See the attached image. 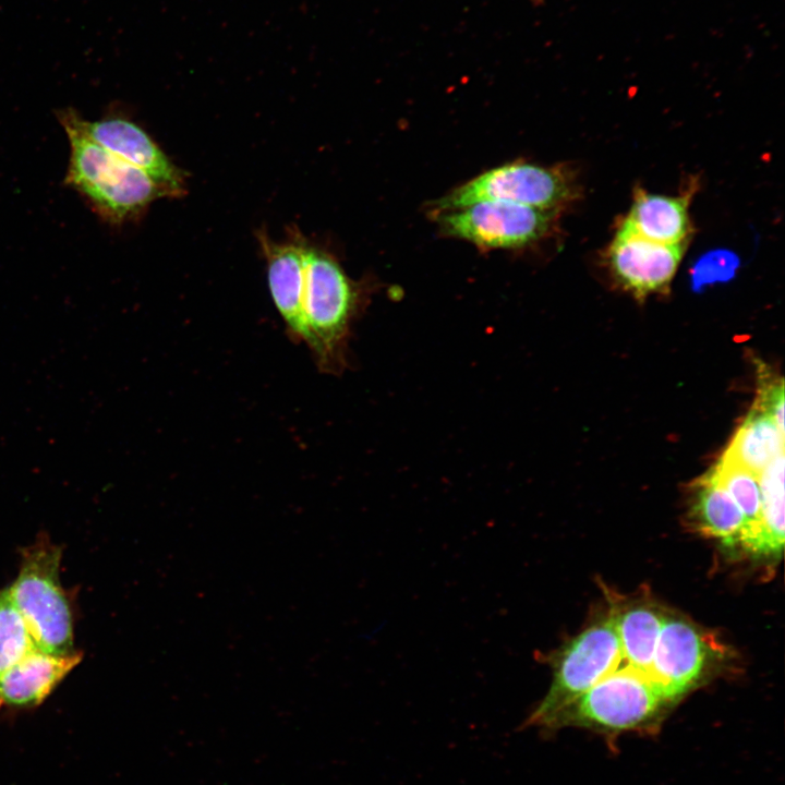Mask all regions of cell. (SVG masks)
<instances>
[{"mask_svg":"<svg viewBox=\"0 0 785 785\" xmlns=\"http://www.w3.org/2000/svg\"><path fill=\"white\" fill-rule=\"evenodd\" d=\"M716 482L730 495L746 519V532L741 546L747 550L751 543L761 511L759 476L730 459L722 456L711 469Z\"/></svg>","mask_w":785,"mask_h":785,"instance_id":"18","label":"cell"},{"mask_svg":"<svg viewBox=\"0 0 785 785\" xmlns=\"http://www.w3.org/2000/svg\"><path fill=\"white\" fill-rule=\"evenodd\" d=\"M692 488L688 514L692 528L726 547L741 546L746 519L730 495L716 482L711 470Z\"/></svg>","mask_w":785,"mask_h":785,"instance_id":"14","label":"cell"},{"mask_svg":"<svg viewBox=\"0 0 785 785\" xmlns=\"http://www.w3.org/2000/svg\"><path fill=\"white\" fill-rule=\"evenodd\" d=\"M62 550L43 535L25 547L16 579L5 588L37 648L75 652L70 601L60 581Z\"/></svg>","mask_w":785,"mask_h":785,"instance_id":"4","label":"cell"},{"mask_svg":"<svg viewBox=\"0 0 785 785\" xmlns=\"http://www.w3.org/2000/svg\"><path fill=\"white\" fill-rule=\"evenodd\" d=\"M674 704L647 674L614 671L560 710L547 729L575 726L606 735L654 732Z\"/></svg>","mask_w":785,"mask_h":785,"instance_id":"3","label":"cell"},{"mask_svg":"<svg viewBox=\"0 0 785 785\" xmlns=\"http://www.w3.org/2000/svg\"><path fill=\"white\" fill-rule=\"evenodd\" d=\"M686 244L654 242L620 225L607 249L606 262L621 288L644 299L669 290Z\"/></svg>","mask_w":785,"mask_h":785,"instance_id":"9","label":"cell"},{"mask_svg":"<svg viewBox=\"0 0 785 785\" xmlns=\"http://www.w3.org/2000/svg\"><path fill=\"white\" fill-rule=\"evenodd\" d=\"M690 194L668 196L638 188L621 226L654 242L668 245L687 243L692 228L688 209Z\"/></svg>","mask_w":785,"mask_h":785,"instance_id":"13","label":"cell"},{"mask_svg":"<svg viewBox=\"0 0 785 785\" xmlns=\"http://www.w3.org/2000/svg\"><path fill=\"white\" fill-rule=\"evenodd\" d=\"M81 124L94 142L146 172L170 196L183 194L185 182L182 171L136 123L122 116L109 114L94 121L82 117Z\"/></svg>","mask_w":785,"mask_h":785,"instance_id":"10","label":"cell"},{"mask_svg":"<svg viewBox=\"0 0 785 785\" xmlns=\"http://www.w3.org/2000/svg\"><path fill=\"white\" fill-rule=\"evenodd\" d=\"M781 452L784 431L772 416L752 407L723 456L759 476Z\"/></svg>","mask_w":785,"mask_h":785,"instance_id":"17","label":"cell"},{"mask_svg":"<svg viewBox=\"0 0 785 785\" xmlns=\"http://www.w3.org/2000/svg\"><path fill=\"white\" fill-rule=\"evenodd\" d=\"M761 511L747 551L760 558H777L784 545V452L760 473Z\"/></svg>","mask_w":785,"mask_h":785,"instance_id":"16","label":"cell"},{"mask_svg":"<svg viewBox=\"0 0 785 785\" xmlns=\"http://www.w3.org/2000/svg\"><path fill=\"white\" fill-rule=\"evenodd\" d=\"M259 241L266 257L267 280L275 306L290 339L306 345L309 334L303 314L306 241L301 235H293L285 242H276L266 234H261Z\"/></svg>","mask_w":785,"mask_h":785,"instance_id":"11","label":"cell"},{"mask_svg":"<svg viewBox=\"0 0 785 785\" xmlns=\"http://www.w3.org/2000/svg\"><path fill=\"white\" fill-rule=\"evenodd\" d=\"M723 654L720 644L704 630L665 613L650 677L675 703L706 678Z\"/></svg>","mask_w":785,"mask_h":785,"instance_id":"8","label":"cell"},{"mask_svg":"<svg viewBox=\"0 0 785 785\" xmlns=\"http://www.w3.org/2000/svg\"><path fill=\"white\" fill-rule=\"evenodd\" d=\"M577 194L573 174L567 168L518 161L487 170L461 184L439 198L434 212L461 208L486 200L558 212Z\"/></svg>","mask_w":785,"mask_h":785,"instance_id":"6","label":"cell"},{"mask_svg":"<svg viewBox=\"0 0 785 785\" xmlns=\"http://www.w3.org/2000/svg\"><path fill=\"white\" fill-rule=\"evenodd\" d=\"M621 659L619 638L609 614L552 654L551 686L542 701L524 721L523 727L536 726L547 729L560 710L603 677L616 671Z\"/></svg>","mask_w":785,"mask_h":785,"instance_id":"5","label":"cell"},{"mask_svg":"<svg viewBox=\"0 0 785 785\" xmlns=\"http://www.w3.org/2000/svg\"><path fill=\"white\" fill-rule=\"evenodd\" d=\"M1 593H2V590L0 591V596H1Z\"/></svg>","mask_w":785,"mask_h":785,"instance_id":"22","label":"cell"},{"mask_svg":"<svg viewBox=\"0 0 785 785\" xmlns=\"http://www.w3.org/2000/svg\"><path fill=\"white\" fill-rule=\"evenodd\" d=\"M629 666L650 676L665 612L652 602L631 601L609 612Z\"/></svg>","mask_w":785,"mask_h":785,"instance_id":"15","label":"cell"},{"mask_svg":"<svg viewBox=\"0 0 785 785\" xmlns=\"http://www.w3.org/2000/svg\"><path fill=\"white\" fill-rule=\"evenodd\" d=\"M56 113L70 144L63 183L77 192L105 222L120 226L137 219L150 203L170 196L146 172L94 142L83 130L82 116L74 108Z\"/></svg>","mask_w":785,"mask_h":785,"instance_id":"1","label":"cell"},{"mask_svg":"<svg viewBox=\"0 0 785 785\" xmlns=\"http://www.w3.org/2000/svg\"><path fill=\"white\" fill-rule=\"evenodd\" d=\"M760 390L754 408L772 416L776 425L784 431V383L781 378L770 379L769 376L760 382Z\"/></svg>","mask_w":785,"mask_h":785,"instance_id":"21","label":"cell"},{"mask_svg":"<svg viewBox=\"0 0 785 785\" xmlns=\"http://www.w3.org/2000/svg\"><path fill=\"white\" fill-rule=\"evenodd\" d=\"M304 264L306 346L322 372L337 375L347 366L349 335L364 305L363 288L330 254L309 243Z\"/></svg>","mask_w":785,"mask_h":785,"instance_id":"2","label":"cell"},{"mask_svg":"<svg viewBox=\"0 0 785 785\" xmlns=\"http://www.w3.org/2000/svg\"><path fill=\"white\" fill-rule=\"evenodd\" d=\"M558 212L486 200L437 213L443 233L492 249L523 247L545 238Z\"/></svg>","mask_w":785,"mask_h":785,"instance_id":"7","label":"cell"},{"mask_svg":"<svg viewBox=\"0 0 785 785\" xmlns=\"http://www.w3.org/2000/svg\"><path fill=\"white\" fill-rule=\"evenodd\" d=\"M77 651L56 654L35 648L0 674V711L41 704L81 662Z\"/></svg>","mask_w":785,"mask_h":785,"instance_id":"12","label":"cell"},{"mask_svg":"<svg viewBox=\"0 0 785 785\" xmlns=\"http://www.w3.org/2000/svg\"><path fill=\"white\" fill-rule=\"evenodd\" d=\"M35 648L25 621L3 589L0 596V674Z\"/></svg>","mask_w":785,"mask_h":785,"instance_id":"19","label":"cell"},{"mask_svg":"<svg viewBox=\"0 0 785 785\" xmlns=\"http://www.w3.org/2000/svg\"><path fill=\"white\" fill-rule=\"evenodd\" d=\"M739 266L738 257L728 251L717 250L701 256L691 269V283L696 291L703 287L734 277Z\"/></svg>","mask_w":785,"mask_h":785,"instance_id":"20","label":"cell"}]
</instances>
